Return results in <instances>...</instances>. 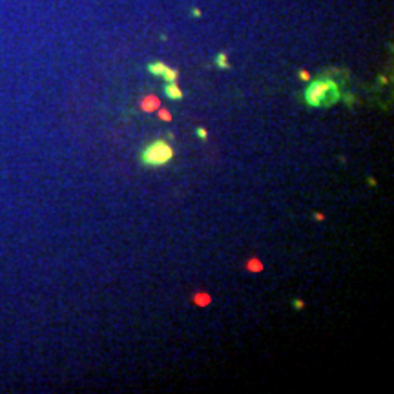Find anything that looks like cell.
<instances>
[{
  "mask_svg": "<svg viewBox=\"0 0 394 394\" xmlns=\"http://www.w3.org/2000/svg\"><path fill=\"white\" fill-rule=\"evenodd\" d=\"M309 86L303 93L305 102L311 108H328L334 106L336 102L341 100V90L340 84L332 81V79H316V81H309Z\"/></svg>",
  "mask_w": 394,
  "mask_h": 394,
  "instance_id": "obj_1",
  "label": "cell"
},
{
  "mask_svg": "<svg viewBox=\"0 0 394 394\" xmlns=\"http://www.w3.org/2000/svg\"><path fill=\"white\" fill-rule=\"evenodd\" d=\"M172 159H174V148L164 139H157L153 143L146 144L139 155V163L146 168L164 166Z\"/></svg>",
  "mask_w": 394,
  "mask_h": 394,
  "instance_id": "obj_2",
  "label": "cell"
},
{
  "mask_svg": "<svg viewBox=\"0 0 394 394\" xmlns=\"http://www.w3.org/2000/svg\"><path fill=\"white\" fill-rule=\"evenodd\" d=\"M159 108H161V102L155 95H146V97L141 100V110L146 112V114H152V112L159 110Z\"/></svg>",
  "mask_w": 394,
  "mask_h": 394,
  "instance_id": "obj_3",
  "label": "cell"
},
{
  "mask_svg": "<svg viewBox=\"0 0 394 394\" xmlns=\"http://www.w3.org/2000/svg\"><path fill=\"white\" fill-rule=\"evenodd\" d=\"M164 95H166L170 100H182V97H184V93H182V90L177 86V82H166V86H164Z\"/></svg>",
  "mask_w": 394,
  "mask_h": 394,
  "instance_id": "obj_4",
  "label": "cell"
},
{
  "mask_svg": "<svg viewBox=\"0 0 394 394\" xmlns=\"http://www.w3.org/2000/svg\"><path fill=\"white\" fill-rule=\"evenodd\" d=\"M263 268H265V266H263V263H261L259 258H250L246 261V270H248V272L258 274V272H263Z\"/></svg>",
  "mask_w": 394,
  "mask_h": 394,
  "instance_id": "obj_5",
  "label": "cell"
},
{
  "mask_svg": "<svg viewBox=\"0 0 394 394\" xmlns=\"http://www.w3.org/2000/svg\"><path fill=\"white\" fill-rule=\"evenodd\" d=\"M164 69H166V64H164V62H161V61L150 62V64H148V71H150L153 77H161Z\"/></svg>",
  "mask_w": 394,
  "mask_h": 394,
  "instance_id": "obj_6",
  "label": "cell"
},
{
  "mask_svg": "<svg viewBox=\"0 0 394 394\" xmlns=\"http://www.w3.org/2000/svg\"><path fill=\"white\" fill-rule=\"evenodd\" d=\"M161 77H163L166 82H177V81H179V69L166 66V69L163 71V75H161Z\"/></svg>",
  "mask_w": 394,
  "mask_h": 394,
  "instance_id": "obj_7",
  "label": "cell"
},
{
  "mask_svg": "<svg viewBox=\"0 0 394 394\" xmlns=\"http://www.w3.org/2000/svg\"><path fill=\"white\" fill-rule=\"evenodd\" d=\"M213 62H215V66H217L219 69H228V68H230V62H228V55L225 53V51H221V53L215 55Z\"/></svg>",
  "mask_w": 394,
  "mask_h": 394,
  "instance_id": "obj_8",
  "label": "cell"
},
{
  "mask_svg": "<svg viewBox=\"0 0 394 394\" xmlns=\"http://www.w3.org/2000/svg\"><path fill=\"white\" fill-rule=\"evenodd\" d=\"M212 301V297L208 294H196L194 296V303L199 305V307H206V305Z\"/></svg>",
  "mask_w": 394,
  "mask_h": 394,
  "instance_id": "obj_9",
  "label": "cell"
},
{
  "mask_svg": "<svg viewBox=\"0 0 394 394\" xmlns=\"http://www.w3.org/2000/svg\"><path fill=\"white\" fill-rule=\"evenodd\" d=\"M157 112H159V117H161V119H163V121H166V122L172 121V114H170L168 110H164V108H159Z\"/></svg>",
  "mask_w": 394,
  "mask_h": 394,
  "instance_id": "obj_10",
  "label": "cell"
},
{
  "mask_svg": "<svg viewBox=\"0 0 394 394\" xmlns=\"http://www.w3.org/2000/svg\"><path fill=\"white\" fill-rule=\"evenodd\" d=\"M196 135L199 137L201 141H206V139H208V130L203 128V126H199V128L196 130Z\"/></svg>",
  "mask_w": 394,
  "mask_h": 394,
  "instance_id": "obj_11",
  "label": "cell"
},
{
  "mask_svg": "<svg viewBox=\"0 0 394 394\" xmlns=\"http://www.w3.org/2000/svg\"><path fill=\"white\" fill-rule=\"evenodd\" d=\"M297 77H299L301 81H305V82H309V81H311V79H312L311 73H309V71H305V69H301V71L297 73Z\"/></svg>",
  "mask_w": 394,
  "mask_h": 394,
  "instance_id": "obj_12",
  "label": "cell"
},
{
  "mask_svg": "<svg viewBox=\"0 0 394 394\" xmlns=\"http://www.w3.org/2000/svg\"><path fill=\"white\" fill-rule=\"evenodd\" d=\"M292 305H294L296 311H303V309H305V301H303V299H294V303H292Z\"/></svg>",
  "mask_w": 394,
  "mask_h": 394,
  "instance_id": "obj_13",
  "label": "cell"
},
{
  "mask_svg": "<svg viewBox=\"0 0 394 394\" xmlns=\"http://www.w3.org/2000/svg\"><path fill=\"white\" fill-rule=\"evenodd\" d=\"M343 98H345V102H347L349 106H352V104H354V98L350 97V93H347V97H343Z\"/></svg>",
  "mask_w": 394,
  "mask_h": 394,
  "instance_id": "obj_14",
  "label": "cell"
},
{
  "mask_svg": "<svg viewBox=\"0 0 394 394\" xmlns=\"http://www.w3.org/2000/svg\"><path fill=\"white\" fill-rule=\"evenodd\" d=\"M314 219H316V221H323V219H325V215H323V213H319V212H316V213H314Z\"/></svg>",
  "mask_w": 394,
  "mask_h": 394,
  "instance_id": "obj_15",
  "label": "cell"
},
{
  "mask_svg": "<svg viewBox=\"0 0 394 394\" xmlns=\"http://www.w3.org/2000/svg\"><path fill=\"white\" fill-rule=\"evenodd\" d=\"M192 15H194V16H201V9H197V8L192 9Z\"/></svg>",
  "mask_w": 394,
  "mask_h": 394,
  "instance_id": "obj_16",
  "label": "cell"
}]
</instances>
